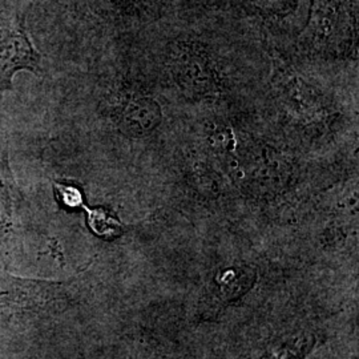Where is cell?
Listing matches in <instances>:
<instances>
[{"label":"cell","instance_id":"7a4b0ae2","mask_svg":"<svg viewBox=\"0 0 359 359\" xmlns=\"http://www.w3.org/2000/svg\"><path fill=\"white\" fill-rule=\"evenodd\" d=\"M41 56L27 36L23 25L0 28V90L13 88V77L20 69L40 74Z\"/></svg>","mask_w":359,"mask_h":359},{"label":"cell","instance_id":"6da1fadb","mask_svg":"<svg viewBox=\"0 0 359 359\" xmlns=\"http://www.w3.org/2000/svg\"><path fill=\"white\" fill-rule=\"evenodd\" d=\"M170 72L181 90L194 97H208L219 90L216 65L205 51L180 44L169 57Z\"/></svg>","mask_w":359,"mask_h":359},{"label":"cell","instance_id":"277c9868","mask_svg":"<svg viewBox=\"0 0 359 359\" xmlns=\"http://www.w3.org/2000/svg\"><path fill=\"white\" fill-rule=\"evenodd\" d=\"M83 209L88 215V225L90 229L103 238H115L118 237L123 231L124 225L108 210L103 208L90 209L88 206H83Z\"/></svg>","mask_w":359,"mask_h":359},{"label":"cell","instance_id":"5b68a950","mask_svg":"<svg viewBox=\"0 0 359 359\" xmlns=\"http://www.w3.org/2000/svg\"><path fill=\"white\" fill-rule=\"evenodd\" d=\"M55 189L60 198V201L65 204L67 208H83L84 201H83V194L77 189L76 187L67 185V184H60L55 182Z\"/></svg>","mask_w":359,"mask_h":359},{"label":"cell","instance_id":"3957f363","mask_svg":"<svg viewBox=\"0 0 359 359\" xmlns=\"http://www.w3.org/2000/svg\"><path fill=\"white\" fill-rule=\"evenodd\" d=\"M163 118V109L157 100L145 95L128 96L120 108L121 129L133 137L151 135Z\"/></svg>","mask_w":359,"mask_h":359}]
</instances>
